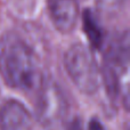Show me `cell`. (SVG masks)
<instances>
[{
	"label": "cell",
	"mask_w": 130,
	"mask_h": 130,
	"mask_svg": "<svg viewBox=\"0 0 130 130\" xmlns=\"http://www.w3.org/2000/svg\"><path fill=\"white\" fill-rule=\"evenodd\" d=\"M0 74L10 88L22 91L38 88L43 79L37 55L13 33L0 38Z\"/></svg>",
	"instance_id": "cell-1"
},
{
	"label": "cell",
	"mask_w": 130,
	"mask_h": 130,
	"mask_svg": "<svg viewBox=\"0 0 130 130\" xmlns=\"http://www.w3.org/2000/svg\"><path fill=\"white\" fill-rule=\"evenodd\" d=\"M64 65L70 79L82 94L94 95L98 91L103 82V72L86 45H72L64 55Z\"/></svg>",
	"instance_id": "cell-2"
},
{
	"label": "cell",
	"mask_w": 130,
	"mask_h": 130,
	"mask_svg": "<svg viewBox=\"0 0 130 130\" xmlns=\"http://www.w3.org/2000/svg\"><path fill=\"white\" fill-rule=\"evenodd\" d=\"M67 102L63 90L53 80L42 79L38 87L37 119L42 126L49 127L57 123L64 117Z\"/></svg>",
	"instance_id": "cell-3"
},
{
	"label": "cell",
	"mask_w": 130,
	"mask_h": 130,
	"mask_svg": "<svg viewBox=\"0 0 130 130\" xmlns=\"http://www.w3.org/2000/svg\"><path fill=\"white\" fill-rule=\"evenodd\" d=\"M33 117L24 104L8 99L0 107V130H33Z\"/></svg>",
	"instance_id": "cell-4"
},
{
	"label": "cell",
	"mask_w": 130,
	"mask_h": 130,
	"mask_svg": "<svg viewBox=\"0 0 130 130\" xmlns=\"http://www.w3.org/2000/svg\"><path fill=\"white\" fill-rule=\"evenodd\" d=\"M48 11L54 26L62 33H70L79 18L76 0H48Z\"/></svg>",
	"instance_id": "cell-5"
},
{
	"label": "cell",
	"mask_w": 130,
	"mask_h": 130,
	"mask_svg": "<svg viewBox=\"0 0 130 130\" xmlns=\"http://www.w3.org/2000/svg\"><path fill=\"white\" fill-rule=\"evenodd\" d=\"M86 31H87L88 38L92 42L95 47H99L102 43V31L99 26L97 25L95 18L91 16H86Z\"/></svg>",
	"instance_id": "cell-6"
},
{
	"label": "cell",
	"mask_w": 130,
	"mask_h": 130,
	"mask_svg": "<svg viewBox=\"0 0 130 130\" xmlns=\"http://www.w3.org/2000/svg\"><path fill=\"white\" fill-rule=\"evenodd\" d=\"M127 0H96L98 10L104 14H114L120 11L126 5Z\"/></svg>",
	"instance_id": "cell-7"
},
{
	"label": "cell",
	"mask_w": 130,
	"mask_h": 130,
	"mask_svg": "<svg viewBox=\"0 0 130 130\" xmlns=\"http://www.w3.org/2000/svg\"><path fill=\"white\" fill-rule=\"evenodd\" d=\"M88 130H106V129L97 118H92V119H90L89 123H88Z\"/></svg>",
	"instance_id": "cell-8"
},
{
	"label": "cell",
	"mask_w": 130,
	"mask_h": 130,
	"mask_svg": "<svg viewBox=\"0 0 130 130\" xmlns=\"http://www.w3.org/2000/svg\"><path fill=\"white\" fill-rule=\"evenodd\" d=\"M69 130H83V126L79 119H73L69 126Z\"/></svg>",
	"instance_id": "cell-9"
}]
</instances>
